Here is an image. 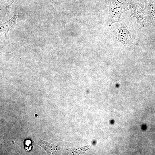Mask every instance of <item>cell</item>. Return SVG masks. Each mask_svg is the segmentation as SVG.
<instances>
[{
  "mask_svg": "<svg viewBox=\"0 0 155 155\" xmlns=\"http://www.w3.org/2000/svg\"><path fill=\"white\" fill-rule=\"evenodd\" d=\"M131 11V17H135L137 20V28H143L146 23L145 19V0H126Z\"/></svg>",
  "mask_w": 155,
  "mask_h": 155,
  "instance_id": "obj_1",
  "label": "cell"
},
{
  "mask_svg": "<svg viewBox=\"0 0 155 155\" xmlns=\"http://www.w3.org/2000/svg\"><path fill=\"white\" fill-rule=\"evenodd\" d=\"M128 3L126 0L121 2L118 0H111L109 5V25L113 23L120 22V18L123 13L129 10Z\"/></svg>",
  "mask_w": 155,
  "mask_h": 155,
  "instance_id": "obj_2",
  "label": "cell"
},
{
  "mask_svg": "<svg viewBox=\"0 0 155 155\" xmlns=\"http://www.w3.org/2000/svg\"><path fill=\"white\" fill-rule=\"evenodd\" d=\"M26 19L25 14L20 11H15L13 16L7 21L1 23L0 32L5 34V39L8 36V32L11 28L19 22L24 20Z\"/></svg>",
  "mask_w": 155,
  "mask_h": 155,
  "instance_id": "obj_3",
  "label": "cell"
},
{
  "mask_svg": "<svg viewBox=\"0 0 155 155\" xmlns=\"http://www.w3.org/2000/svg\"><path fill=\"white\" fill-rule=\"evenodd\" d=\"M120 23V27L115 30V34L119 41L124 44H126L129 43L131 41V31L124 23Z\"/></svg>",
  "mask_w": 155,
  "mask_h": 155,
  "instance_id": "obj_4",
  "label": "cell"
},
{
  "mask_svg": "<svg viewBox=\"0 0 155 155\" xmlns=\"http://www.w3.org/2000/svg\"><path fill=\"white\" fill-rule=\"evenodd\" d=\"M144 13L146 22L151 23L155 28V2L154 0H145Z\"/></svg>",
  "mask_w": 155,
  "mask_h": 155,
  "instance_id": "obj_5",
  "label": "cell"
},
{
  "mask_svg": "<svg viewBox=\"0 0 155 155\" xmlns=\"http://www.w3.org/2000/svg\"><path fill=\"white\" fill-rule=\"evenodd\" d=\"M15 0H11L10 1L8 2L1 3V4L4 5L6 7V11L5 12V15L11 11L12 9V4Z\"/></svg>",
  "mask_w": 155,
  "mask_h": 155,
  "instance_id": "obj_6",
  "label": "cell"
}]
</instances>
